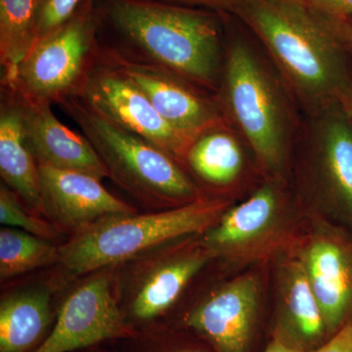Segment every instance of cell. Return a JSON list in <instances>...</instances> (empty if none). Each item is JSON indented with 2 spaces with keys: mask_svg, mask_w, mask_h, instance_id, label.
Returning <instances> with one entry per match:
<instances>
[{
  "mask_svg": "<svg viewBox=\"0 0 352 352\" xmlns=\"http://www.w3.org/2000/svg\"><path fill=\"white\" fill-rule=\"evenodd\" d=\"M235 14L318 113L337 106L344 109L352 100L351 76L332 19L307 6L277 0H242Z\"/></svg>",
  "mask_w": 352,
  "mask_h": 352,
  "instance_id": "6da1fadb",
  "label": "cell"
},
{
  "mask_svg": "<svg viewBox=\"0 0 352 352\" xmlns=\"http://www.w3.org/2000/svg\"><path fill=\"white\" fill-rule=\"evenodd\" d=\"M131 57L197 87L214 88L221 71V24L214 12L164 0H97Z\"/></svg>",
  "mask_w": 352,
  "mask_h": 352,
  "instance_id": "7a4b0ae2",
  "label": "cell"
},
{
  "mask_svg": "<svg viewBox=\"0 0 352 352\" xmlns=\"http://www.w3.org/2000/svg\"><path fill=\"white\" fill-rule=\"evenodd\" d=\"M57 105L94 146L109 178L138 201L157 207L200 198L177 161L159 146L102 115L75 94Z\"/></svg>",
  "mask_w": 352,
  "mask_h": 352,
  "instance_id": "3957f363",
  "label": "cell"
},
{
  "mask_svg": "<svg viewBox=\"0 0 352 352\" xmlns=\"http://www.w3.org/2000/svg\"><path fill=\"white\" fill-rule=\"evenodd\" d=\"M227 205L199 198L164 212L104 217L59 248V263L75 275L124 263L164 243L210 230Z\"/></svg>",
  "mask_w": 352,
  "mask_h": 352,
  "instance_id": "277c9868",
  "label": "cell"
},
{
  "mask_svg": "<svg viewBox=\"0 0 352 352\" xmlns=\"http://www.w3.org/2000/svg\"><path fill=\"white\" fill-rule=\"evenodd\" d=\"M223 78L224 99L233 120L261 163L279 171L286 159L289 118L270 72L237 39L227 50Z\"/></svg>",
  "mask_w": 352,
  "mask_h": 352,
  "instance_id": "5b68a950",
  "label": "cell"
},
{
  "mask_svg": "<svg viewBox=\"0 0 352 352\" xmlns=\"http://www.w3.org/2000/svg\"><path fill=\"white\" fill-rule=\"evenodd\" d=\"M101 23L98 1L87 0L73 19L34 44L8 91L50 104L75 94L98 55Z\"/></svg>",
  "mask_w": 352,
  "mask_h": 352,
  "instance_id": "8992f818",
  "label": "cell"
},
{
  "mask_svg": "<svg viewBox=\"0 0 352 352\" xmlns=\"http://www.w3.org/2000/svg\"><path fill=\"white\" fill-rule=\"evenodd\" d=\"M75 94L120 126L159 146L176 161L185 160L195 140L168 124L145 94L109 63L100 51Z\"/></svg>",
  "mask_w": 352,
  "mask_h": 352,
  "instance_id": "52a82bcc",
  "label": "cell"
},
{
  "mask_svg": "<svg viewBox=\"0 0 352 352\" xmlns=\"http://www.w3.org/2000/svg\"><path fill=\"white\" fill-rule=\"evenodd\" d=\"M100 54L119 69L149 99L168 124L189 138L219 126V109L214 102L197 91L195 85L166 69L141 61L116 46H101Z\"/></svg>",
  "mask_w": 352,
  "mask_h": 352,
  "instance_id": "ba28073f",
  "label": "cell"
},
{
  "mask_svg": "<svg viewBox=\"0 0 352 352\" xmlns=\"http://www.w3.org/2000/svg\"><path fill=\"white\" fill-rule=\"evenodd\" d=\"M124 331L110 280L95 277L65 300L50 337L34 352H71L120 336Z\"/></svg>",
  "mask_w": 352,
  "mask_h": 352,
  "instance_id": "9c48e42d",
  "label": "cell"
},
{
  "mask_svg": "<svg viewBox=\"0 0 352 352\" xmlns=\"http://www.w3.org/2000/svg\"><path fill=\"white\" fill-rule=\"evenodd\" d=\"M38 173L45 214L75 233L104 217L136 214L94 175L45 164H38Z\"/></svg>",
  "mask_w": 352,
  "mask_h": 352,
  "instance_id": "30bf717a",
  "label": "cell"
},
{
  "mask_svg": "<svg viewBox=\"0 0 352 352\" xmlns=\"http://www.w3.org/2000/svg\"><path fill=\"white\" fill-rule=\"evenodd\" d=\"M12 94L22 110L25 142L38 164L80 171L101 180L109 178L107 166L91 143L82 133L62 124L51 109L52 104L28 100Z\"/></svg>",
  "mask_w": 352,
  "mask_h": 352,
  "instance_id": "8fae6325",
  "label": "cell"
},
{
  "mask_svg": "<svg viewBox=\"0 0 352 352\" xmlns=\"http://www.w3.org/2000/svg\"><path fill=\"white\" fill-rule=\"evenodd\" d=\"M258 293L256 278H237L197 307L187 317V326L207 338L219 352H247Z\"/></svg>",
  "mask_w": 352,
  "mask_h": 352,
  "instance_id": "7c38bea8",
  "label": "cell"
},
{
  "mask_svg": "<svg viewBox=\"0 0 352 352\" xmlns=\"http://www.w3.org/2000/svg\"><path fill=\"white\" fill-rule=\"evenodd\" d=\"M1 92L0 175L7 186L32 210L45 214L38 164L25 142L19 102L12 92Z\"/></svg>",
  "mask_w": 352,
  "mask_h": 352,
  "instance_id": "4fadbf2b",
  "label": "cell"
},
{
  "mask_svg": "<svg viewBox=\"0 0 352 352\" xmlns=\"http://www.w3.org/2000/svg\"><path fill=\"white\" fill-rule=\"evenodd\" d=\"M305 266L326 329L335 330L344 319L352 298L346 256L337 245L321 241L310 248Z\"/></svg>",
  "mask_w": 352,
  "mask_h": 352,
  "instance_id": "5bb4252c",
  "label": "cell"
},
{
  "mask_svg": "<svg viewBox=\"0 0 352 352\" xmlns=\"http://www.w3.org/2000/svg\"><path fill=\"white\" fill-rule=\"evenodd\" d=\"M215 250H196L157 266L148 275L132 302V314L141 320L155 318L173 305L197 273L214 256Z\"/></svg>",
  "mask_w": 352,
  "mask_h": 352,
  "instance_id": "9a60e30c",
  "label": "cell"
},
{
  "mask_svg": "<svg viewBox=\"0 0 352 352\" xmlns=\"http://www.w3.org/2000/svg\"><path fill=\"white\" fill-rule=\"evenodd\" d=\"M315 140L331 187L352 214V126L344 108L319 113Z\"/></svg>",
  "mask_w": 352,
  "mask_h": 352,
  "instance_id": "2e32d148",
  "label": "cell"
},
{
  "mask_svg": "<svg viewBox=\"0 0 352 352\" xmlns=\"http://www.w3.org/2000/svg\"><path fill=\"white\" fill-rule=\"evenodd\" d=\"M277 208L275 190L263 187L244 203L222 214L217 226L208 230V245L214 250L231 249L258 239L274 221Z\"/></svg>",
  "mask_w": 352,
  "mask_h": 352,
  "instance_id": "e0dca14e",
  "label": "cell"
},
{
  "mask_svg": "<svg viewBox=\"0 0 352 352\" xmlns=\"http://www.w3.org/2000/svg\"><path fill=\"white\" fill-rule=\"evenodd\" d=\"M50 296L25 291L0 305V352H24L34 346L50 322Z\"/></svg>",
  "mask_w": 352,
  "mask_h": 352,
  "instance_id": "ac0fdd59",
  "label": "cell"
},
{
  "mask_svg": "<svg viewBox=\"0 0 352 352\" xmlns=\"http://www.w3.org/2000/svg\"><path fill=\"white\" fill-rule=\"evenodd\" d=\"M41 0H0L1 88L11 90L18 68L36 41Z\"/></svg>",
  "mask_w": 352,
  "mask_h": 352,
  "instance_id": "d6986e66",
  "label": "cell"
},
{
  "mask_svg": "<svg viewBox=\"0 0 352 352\" xmlns=\"http://www.w3.org/2000/svg\"><path fill=\"white\" fill-rule=\"evenodd\" d=\"M185 160L195 175L212 185L233 182L243 166L237 140L220 129V124L199 135L190 146Z\"/></svg>",
  "mask_w": 352,
  "mask_h": 352,
  "instance_id": "ffe728a7",
  "label": "cell"
},
{
  "mask_svg": "<svg viewBox=\"0 0 352 352\" xmlns=\"http://www.w3.org/2000/svg\"><path fill=\"white\" fill-rule=\"evenodd\" d=\"M59 248L24 230H0V277L8 279L36 268L59 263Z\"/></svg>",
  "mask_w": 352,
  "mask_h": 352,
  "instance_id": "44dd1931",
  "label": "cell"
},
{
  "mask_svg": "<svg viewBox=\"0 0 352 352\" xmlns=\"http://www.w3.org/2000/svg\"><path fill=\"white\" fill-rule=\"evenodd\" d=\"M288 307L294 325L303 339L312 342L322 337L326 330L325 322L305 265H295L292 271Z\"/></svg>",
  "mask_w": 352,
  "mask_h": 352,
  "instance_id": "7402d4cb",
  "label": "cell"
},
{
  "mask_svg": "<svg viewBox=\"0 0 352 352\" xmlns=\"http://www.w3.org/2000/svg\"><path fill=\"white\" fill-rule=\"evenodd\" d=\"M19 197L7 185L0 186V222L2 226L18 227L38 237H56V230L47 222L28 214L23 208Z\"/></svg>",
  "mask_w": 352,
  "mask_h": 352,
  "instance_id": "603a6c76",
  "label": "cell"
},
{
  "mask_svg": "<svg viewBox=\"0 0 352 352\" xmlns=\"http://www.w3.org/2000/svg\"><path fill=\"white\" fill-rule=\"evenodd\" d=\"M85 1L87 0H41L36 43L73 19Z\"/></svg>",
  "mask_w": 352,
  "mask_h": 352,
  "instance_id": "cb8c5ba5",
  "label": "cell"
},
{
  "mask_svg": "<svg viewBox=\"0 0 352 352\" xmlns=\"http://www.w3.org/2000/svg\"><path fill=\"white\" fill-rule=\"evenodd\" d=\"M307 6L329 19L352 17V0H305Z\"/></svg>",
  "mask_w": 352,
  "mask_h": 352,
  "instance_id": "d4e9b609",
  "label": "cell"
},
{
  "mask_svg": "<svg viewBox=\"0 0 352 352\" xmlns=\"http://www.w3.org/2000/svg\"><path fill=\"white\" fill-rule=\"evenodd\" d=\"M310 352H352V320L324 346Z\"/></svg>",
  "mask_w": 352,
  "mask_h": 352,
  "instance_id": "484cf974",
  "label": "cell"
},
{
  "mask_svg": "<svg viewBox=\"0 0 352 352\" xmlns=\"http://www.w3.org/2000/svg\"><path fill=\"white\" fill-rule=\"evenodd\" d=\"M164 1L180 2V3L191 4V6L207 7L215 11L235 14L242 0H164Z\"/></svg>",
  "mask_w": 352,
  "mask_h": 352,
  "instance_id": "4316f807",
  "label": "cell"
},
{
  "mask_svg": "<svg viewBox=\"0 0 352 352\" xmlns=\"http://www.w3.org/2000/svg\"><path fill=\"white\" fill-rule=\"evenodd\" d=\"M265 352H305L300 344L295 340L285 337L282 333H278L272 342L268 344Z\"/></svg>",
  "mask_w": 352,
  "mask_h": 352,
  "instance_id": "83f0119b",
  "label": "cell"
},
{
  "mask_svg": "<svg viewBox=\"0 0 352 352\" xmlns=\"http://www.w3.org/2000/svg\"><path fill=\"white\" fill-rule=\"evenodd\" d=\"M346 111L347 117H349V120H351L352 124V100L349 102V104L346 106V108L344 109Z\"/></svg>",
  "mask_w": 352,
  "mask_h": 352,
  "instance_id": "f1b7e54d",
  "label": "cell"
},
{
  "mask_svg": "<svg viewBox=\"0 0 352 352\" xmlns=\"http://www.w3.org/2000/svg\"><path fill=\"white\" fill-rule=\"evenodd\" d=\"M277 1L288 2V3L300 4V6H307L305 0H277Z\"/></svg>",
  "mask_w": 352,
  "mask_h": 352,
  "instance_id": "f546056e",
  "label": "cell"
},
{
  "mask_svg": "<svg viewBox=\"0 0 352 352\" xmlns=\"http://www.w3.org/2000/svg\"><path fill=\"white\" fill-rule=\"evenodd\" d=\"M351 36H352V22H351Z\"/></svg>",
  "mask_w": 352,
  "mask_h": 352,
  "instance_id": "4dcf8cb0",
  "label": "cell"
},
{
  "mask_svg": "<svg viewBox=\"0 0 352 352\" xmlns=\"http://www.w3.org/2000/svg\"><path fill=\"white\" fill-rule=\"evenodd\" d=\"M183 352H198V351H183Z\"/></svg>",
  "mask_w": 352,
  "mask_h": 352,
  "instance_id": "1f68e13d",
  "label": "cell"
}]
</instances>
